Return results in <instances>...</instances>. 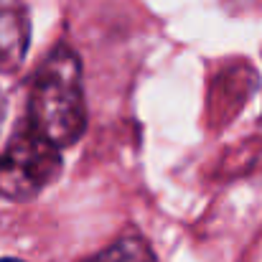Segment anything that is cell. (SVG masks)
Masks as SVG:
<instances>
[{
	"label": "cell",
	"mask_w": 262,
	"mask_h": 262,
	"mask_svg": "<svg viewBox=\"0 0 262 262\" xmlns=\"http://www.w3.org/2000/svg\"><path fill=\"white\" fill-rule=\"evenodd\" d=\"M28 125L59 148L74 145L87 127L82 64L69 46L54 49L38 69L28 97Z\"/></svg>",
	"instance_id": "cell-1"
},
{
	"label": "cell",
	"mask_w": 262,
	"mask_h": 262,
	"mask_svg": "<svg viewBox=\"0 0 262 262\" xmlns=\"http://www.w3.org/2000/svg\"><path fill=\"white\" fill-rule=\"evenodd\" d=\"M64 168L59 145L31 125L18 130L0 153V196L26 201L51 186Z\"/></svg>",
	"instance_id": "cell-2"
},
{
	"label": "cell",
	"mask_w": 262,
	"mask_h": 262,
	"mask_svg": "<svg viewBox=\"0 0 262 262\" xmlns=\"http://www.w3.org/2000/svg\"><path fill=\"white\" fill-rule=\"evenodd\" d=\"M28 49V15L18 3L0 0V72L15 69Z\"/></svg>",
	"instance_id": "cell-3"
},
{
	"label": "cell",
	"mask_w": 262,
	"mask_h": 262,
	"mask_svg": "<svg viewBox=\"0 0 262 262\" xmlns=\"http://www.w3.org/2000/svg\"><path fill=\"white\" fill-rule=\"evenodd\" d=\"M89 262H156L150 245L138 237V234H125L120 237L112 247H107L104 252H99L97 257Z\"/></svg>",
	"instance_id": "cell-4"
},
{
	"label": "cell",
	"mask_w": 262,
	"mask_h": 262,
	"mask_svg": "<svg viewBox=\"0 0 262 262\" xmlns=\"http://www.w3.org/2000/svg\"><path fill=\"white\" fill-rule=\"evenodd\" d=\"M3 120H5V99H3V92H0V130H3Z\"/></svg>",
	"instance_id": "cell-5"
},
{
	"label": "cell",
	"mask_w": 262,
	"mask_h": 262,
	"mask_svg": "<svg viewBox=\"0 0 262 262\" xmlns=\"http://www.w3.org/2000/svg\"><path fill=\"white\" fill-rule=\"evenodd\" d=\"M0 262H23V260H0Z\"/></svg>",
	"instance_id": "cell-6"
}]
</instances>
